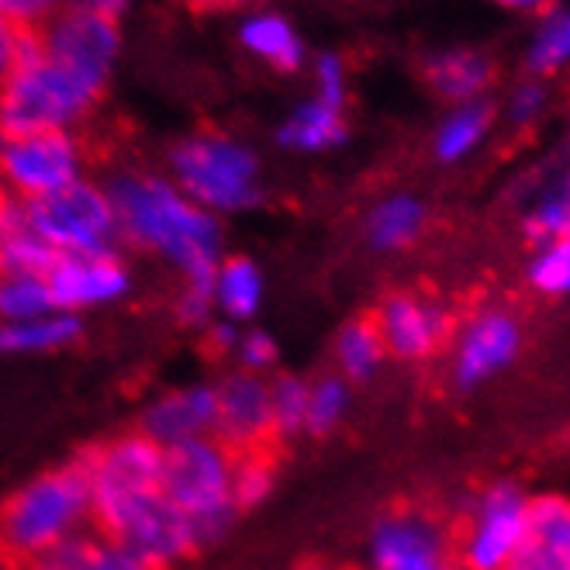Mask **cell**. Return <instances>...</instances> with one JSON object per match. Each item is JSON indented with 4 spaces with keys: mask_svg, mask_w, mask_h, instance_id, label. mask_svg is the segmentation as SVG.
Returning a JSON list of instances; mask_svg holds the SVG:
<instances>
[{
    "mask_svg": "<svg viewBox=\"0 0 570 570\" xmlns=\"http://www.w3.org/2000/svg\"><path fill=\"white\" fill-rule=\"evenodd\" d=\"M62 11V0H0V21L18 31H39Z\"/></svg>",
    "mask_w": 570,
    "mask_h": 570,
    "instance_id": "cell-35",
    "label": "cell"
},
{
    "mask_svg": "<svg viewBox=\"0 0 570 570\" xmlns=\"http://www.w3.org/2000/svg\"><path fill=\"white\" fill-rule=\"evenodd\" d=\"M509 570H570V560L557 550V547H547V543H535L529 540L519 557L509 563Z\"/></svg>",
    "mask_w": 570,
    "mask_h": 570,
    "instance_id": "cell-37",
    "label": "cell"
},
{
    "mask_svg": "<svg viewBox=\"0 0 570 570\" xmlns=\"http://www.w3.org/2000/svg\"><path fill=\"white\" fill-rule=\"evenodd\" d=\"M297 570H328V567H297Z\"/></svg>",
    "mask_w": 570,
    "mask_h": 570,
    "instance_id": "cell-44",
    "label": "cell"
},
{
    "mask_svg": "<svg viewBox=\"0 0 570 570\" xmlns=\"http://www.w3.org/2000/svg\"><path fill=\"white\" fill-rule=\"evenodd\" d=\"M525 73L550 80L570 66V8H547L525 46Z\"/></svg>",
    "mask_w": 570,
    "mask_h": 570,
    "instance_id": "cell-24",
    "label": "cell"
},
{
    "mask_svg": "<svg viewBox=\"0 0 570 570\" xmlns=\"http://www.w3.org/2000/svg\"><path fill=\"white\" fill-rule=\"evenodd\" d=\"M494 59L484 49L474 46H450L435 49L422 59V77L432 87L435 97L446 105H466V100H481L488 87L494 83Z\"/></svg>",
    "mask_w": 570,
    "mask_h": 570,
    "instance_id": "cell-17",
    "label": "cell"
},
{
    "mask_svg": "<svg viewBox=\"0 0 570 570\" xmlns=\"http://www.w3.org/2000/svg\"><path fill=\"white\" fill-rule=\"evenodd\" d=\"M446 557H450V532L435 515L405 509L384 515L374 525L371 535L374 570H419Z\"/></svg>",
    "mask_w": 570,
    "mask_h": 570,
    "instance_id": "cell-15",
    "label": "cell"
},
{
    "mask_svg": "<svg viewBox=\"0 0 570 570\" xmlns=\"http://www.w3.org/2000/svg\"><path fill=\"white\" fill-rule=\"evenodd\" d=\"M560 550L570 560V515H567V525H563V535H560Z\"/></svg>",
    "mask_w": 570,
    "mask_h": 570,
    "instance_id": "cell-43",
    "label": "cell"
},
{
    "mask_svg": "<svg viewBox=\"0 0 570 570\" xmlns=\"http://www.w3.org/2000/svg\"><path fill=\"white\" fill-rule=\"evenodd\" d=\"M494 121H498V108L488 97L466 100V105H453L432 136V156L446 166L471 159L491 139Z\"/></svg>",
    "mask_w": 570,
    "mask_h": 570,
    "instance_id": "cell-19",
    "label": "cell"
},
{
    "mask_svg": "<svg viewBox=\"0 0 570 570\" xmlns=\"http://www.w3.org/2000/svg\"><path fill=\"white\" fill-rule=\"evenodd\" d=\"M350 405V387L340 377H322L315 387H308V412H305V429L315 435H325L328 429L340 425Z\"/></svg>",
    "mask_w": 570,
    "mask_h": 570,
    "instance_id": "cell-31",
    "label": "cell"
},
{
    "mask_svg": "<svg viewBox=\"0 0 570 570\" xmlns=\"http://www.w3.org/2000/svg\"><path fill=\"white\" fill-rule=\"evenodd\" d=\"M90 478L94 446L14 491L0 505V563L21 567L70 540L77 519L90 512Z\"/></svg>",
    "mask_w": 570,
    "mask_h": 570,
    "instance_id": "cell-3",
    "label": "cell"
},
{
    "mask_svg": "<svg viewBox=\"0 0 570 570\" xmlns=\"http://www.w3.org/2000/svg\"><path fill=\"white\" fill-rule=\"evenodd\" d=\"M31 570H100V540L70 535L59 547L46 550L39 560L28 563Z\"/></svg>",
    "mask_w": 570,
    "mask_h": 570,
    "instance_id": "cell-33",
    "label": "cell"
},
{
    "mask_svg": "<svg viewBox=\"0 0 570 570\" xmlns=\"http://www.w3.org/2000/svg\"><path fill=\"white\" fill-rule=\"evenodd\" d=\"M350 73H346V62L335 56V52H325L315 59V97L325 100L332 108H346V94H350Z\"/></svg>",
    "mask_w": 570,
    "mask_h": 570,
    "instance_id": "cell-36",
    "label": "cell"
},
{
    "mask_svg": "<svg viewBox=\"0 0 570 570\" xmlns=\"http://www.w3.org/2000/svg\"><path fill=\"white\" fill-rule=\"evenodd\" d=\"M547 111H550V83L535 80V77L519 80L509 90L505 105H501V118H505L512 128H532Z\"/></svg>",
    "mask_w": 570,
    "mask_h": 570,
    "instance_id": "cell-32",
    "label": "cell"
},
{
    "mask_svg": "<svg viewBox=\"0 0 570 570\" xmlns=\"http://www.w3.org/2000/svg\"><path fill=\"white\" fill-rule=\"evenodd\" d=\"M159 474H163V446L142 432L94 446L90 515L100 535H108L115 522L128 509H136L142 498L159 491Z\"/></svg>",
    "mask_w": 570,
    "mask_h": 570,
    "instance_id": "cell-9",
    "label": "cell"
},
{
    "mask_svg": "<svg viewBox=\"0 0 570 570\" xmlns=\"http://www.w3.org/2000/svg\"><path fill=\"white\" fill-rule=\"evenodd\" d=\"M105 540L142 560L149 570H166L197 547L194 522L174 501H166L163 491L142 498L136 509H128Z\"/></svg>",
    "mask_w": 570,
    "mask_h": 570,
    "instance_id": "cell-12",
    "label": "cell"
},
{
    "mask_svg": "<svg viewBox=\"0 0 570 570\" xmlns=\"http://www.w3.org/2000/svg\"><path fill=\"white\" fill-rule=\"evenodd\" d=\"M42 52L70 70L105 83L111 80V70L121 56V31L115 18L80 11V8H62L49 24L39 28Z\"/></svg>",
    "mask_w": 570,
    "mask_h": 570,
    "instance_id": "cell-13",
    "label": "cell"
},
{
    "mask_svg": "<svg viewBox=\"0 0 570 570\" xmlns=\"http://www.w3.org/2000/svg\"><path fill=\"white\" fill-rule=\"evenodd\" d=\"M83 149L73 131L0 139V180L21 200H39L80 180Z\"/></svg>",
    "mask_w": 570,
    "mask_h": 570,
    "instance_id": "cell-10",
    "label": "cell"
},
{
    "mask_svg": "<svg viewBox=\"0 0 570 570\" xmlns=\"http://www.w3.org/2000/svg\"><path fill=\"white\" fill-rule=\"evenodd\" d=\"M525 350V322L512 305L488 301L456 322L450 340V381L456 391H478L498 381Z\"/></svg>",
    "mask_w": 570,
    "mask_h": 570,
    "instance_id": "cell-8",
    "label": "cell"
},
{
    "mask_svg": "<svg viewBox=\"0 0 570 570\" xmlns=\"http://www.w3.org/2000/svg\"><path fill=\"white\" fill-rule=\"evenodd\" d=\"M387 360L384 340L374 318H353L343 325L340 340H335V363H340L343 377L350 381H371Z\"/></svg>",
    "mask_w": 570,
    "mask_h": 570,
    "instance_id": "cell-25",
    "label": "cell"
},
{
    "mask_svg": "<svg viewBox=\"0 0 570 570\" xmlns=\"http://www.w3.org/2000/svg\"><path fill=\"white\" fill-rule=\"evenodd\" d=\"M24 212L36 236L66 256L111 253L118 236V218L108 190L83 177L49 197L24 200Z\"/></svg>",
    "mask_w": 570,
    "mask_h": 570,
    "instance_id": "cell-6",
    "label": "cell"
},
{
    "mask_svg": "<svg viewBox=\"0 0 570 570\" xmlns=\"http://www.w3.org/2000/svg\"><path fill=\"white\" fill-rule=\"evenodd\" d=\"M70 8L94 11V14H105V18H118L128 8V0H70Z\"/></svg>",
    "mask_w": 570,
    "mask_h": 570,
    "instance_id": "cell-40",
    "label": "cell"
},
{
    "mask_svg": "<svg viewBox=\"0 0 570 570\" xmlns=\"http://www.w3.org/2000/svg\"><path fill=\"white\" fill-rule=\"evenodd\" d=\"M56 308H87L97 301H111L125 294L128 274L111 253L97 256H66L59 253L56 266L46 274Z\"/></svg>",
    "mask_w": 570,
    "mask_h": 570,
    "instance_id": "cell-16",
    "label": "cell"
},
{
    "mask_svg": "<svg viewBox=\"0 0 570 570\" xmlns=\"http://www.w3.org/2000/svg\"><path fill=\"white\" fill-rule=\"evenodd\" d=\"M529 494L519 481H491L466 509L456 540L460 570H509L529 543Z\"/></svg>",
    "mask_w": 570,
    "mask_h": 570,
    "instance_id": "cell-7",
    "label": "cell"
},
{
    "mask_svg": "<svg viewBox=\"0 0 570 570\" xmlns=\"http://www.w3.org/2000/svg\"><path fill=\"white\" fill-rule=\"evenodd\" d=\"M522 232L532 243L570 236V159L543 174L522 205Z\"/></svg>",
    "mask_w": 570,
    "mask_h": 570,
    "instance_id": "cell-20",
    "label": "cell"
},
{
    "mask_svg": "<svg viewBox=\"0 0 570 570\" xmlns=\"http://www.w3.org/2000/svg\"><path fill=\"white\" fill-rule=\"evenodd\" d=\"M419 570H460V567H456V560H450V557H446V560H435V563L419 567Z\"/></svg>",
    "mask_w": 570,
    "mask_h": 570,
    "instance_id": "cell-42",
    "label": "cell"
},
{
    "mask_svg": "<svg viewBox=\"0 0 570 570\" xmlns=\"http://www.w3.org/2000/svg\"><path fill=\"white\" fill-rule=\"evenodd\" d=\"M18 39H21V31L0 21V83H4V77L14 70V62H18Z\"/></svg>",
    "mask_w": 570,
    "mask_h": 570,
    "instance_id": "cell-39",
    "label": "cell"
},
{
    "mask_svg": "<svg viewBox=\"0 0 570 570\" xmlns=\"http://www.w3.org/2000/svg\"><path fill=\"white\" fill-rule=\"evenodd\" d=\"M525 284L532 294L567 301L570 297V236L535 243L525 263Z\"/></svg>",
    "mask_w": 570,
    "mask_h": 570,
    "instance_id": "cell-27",
    "label": "cell"
},
{
    "mask_svg": "<svg viewBox=\"0 0 570 570\" xmlns=\"http://www.w3.org/2000/svg\"><path fill=\"white\" fill-rule=\"evenodd\" d=\"M274 466H277V450H246L232 453V505L249 509L274 488Z\"/></svg>",
    "mask_w": 570,
    "mask_h": 570,
    "instance_id": "cell-28",
    "label": "cell"
},
{
    "mask_svg": "<svg viewBox=\"0 0 570 570\" xmlns=\"http://www.w3.org/2000/svg\"><path fill=\"white\" fill-rule=\"evenodd\" d=\"M49 312H56V301L46 277H0V318L31 322L46 318Z\"/></svg>",
    "mask_w": 570,
    "mask_h": 570,
    "instance_id": "cell-29",
    "label": "cell"
},
{
    "mask_svg": "<svg viewBox=\"0 0 570 570\" xmlns=\"http://www.w3.org/2000/svg\"><path fill=\"white\" fill-rule=\"evenodd\" d=\"M80 335V325L73 315H46L31 322H11L0 325V353H39L73 343Z\"/></svg>",
    "mask_w": 570,
    "mask_h": 570,
    "instance_id": "cell-26",
    "label": "cell"
},
{
    "mask_svg": "<svg viewBox=\"0 0 570 570\" xmlns=\"http://www.w3.org/2000/svg\"><path fill=\"white\" fill-rule=\"evenodd\" d=\"M377 332L384 340L387 356L422 363L450 350L456 315L443 297L419 294V291H397L381 301L374 315Z\"/></svg>",
    "mask_w": 570,
    "mask_h": 570,
    "instance_id": "cell-11",
    "label": "cell"
},
{
    "mask_svg": "<svg viewBox=\"0 0 570 570\" xmlns=\"http://www.w3.org/2000/svg\"><path fill=\"white\" fill-rule=\"evenodd\" d=\"M491 4L498 8H505V11H547L550 8V0H491Z\"/></svg>",
    "mask_w": 570,
    "mask_h": 570,
    "instance_id": "cell-41",
    "label": "cell"
},
{
    "mask_svg": "<svg viewBox=\"0 0 570 570\" xmlns=\"http://www.w3.org/2000/svg\"><path fill=\"white\" fill-rule=\"evenodd\" d=\"M177 187L205 212H243L259 197V163L243 142L205 131L174 146Z\"/></svg>",
    "mask_w": 570,
    "mask_h": 570,
    "instance_id": "cell-5",
    "label": "cell"
},
{
    "mask_svg": "<svg viewBox=\"0 0 570 570\" xmlns=\"http://www.w3.org/2000/svg\"><path fill=\"white\" fill-rule=\"evenodd\" d=\"M239 353H243V363H246V366H253V371H263V366H271V363H274L277 346H274L271 335L253 332V335H246V340H243Z\"/></svg>",
    "mask_w": 570,
    "mask_h": 570,
    "instance_id": "cell-38",
    "label": "cell"
},
{
    "mask_svg": "<svg viewBox=\"0 0 570 570\" xmlns=\"http://www.w3.org/2000/svg\"><path fill=\"white\" fill-rule=\"evenodd\" d=\"M346 136H350V128H346L343 108H332L318 97L297 105L277 128V142L294 153H325V149L343 146Z\"/></svg>",
    "mask_w": 570,
    "mask_h": 570,
    "instance_id": "cell-22",
    "label": "cell"
},
{
    "mask_svg": "<svg viewBox=\"0 0 570 570\" xmlns=\"http://www.w3.org/2000/svg\"><path fill=\"white\" fill-rule=\"evenodd\" d=\"M239 42L246 52H253L259 62L274 66L281 73H294L301 70V62H305V42H301L294 24L274 11L249 14L239 24Z\"/></svg>",
    "mask_w": 570,
    "mask_h": 570,
    "instance_id": "cell-23",
    "label": "cell"
},
{
    "mask_svg": "<svg viewBox=\"0 0 570 570\" xmlns=\"http://www.w3.org/2000/svg\"><path fill=\"white\" fill-rule=\"evenodd\" d=\"M100 94H105V83L42 52L39 31H21L18 62L0 83V139L70 131L90 115Z\"/></svg>",
    "mask_w": 570,
    "mask_h": 570,
    "instance_id": "cell-2",
    "label": "cell"
},
{
    "mask_svg": "<svg viewBox=\"0 0 570 570\" xmlns=\"http://www.w3.org/2000/svg\"><path fill=\"white\" fill-rule=\"evenodd\" d=\"M159 491L194 522L197 547L212 543L236 512L232 505V453L208 435L163 446Z\"/></svg>",
    "mask_w": 570,
    "mask_h": 570,
    "instance_id": "cell-4",
    "label": "cell"
},
{
    "mask_svg": "<svg viewBox=\"0 0 570 570\" xmlns=\"http://www.w3.org/2000/svg\"><path fill=\"white\" fill-rule=\"evenodd\" d=\"M208 429H215V391L212 387H187L170 397H163L159 405L146 415V432L153 443L174 446L187 440H200Z\"/></svg>",
    "mask_w": 570,
    "mask_h": 570,
    "instance_id": "cell-18",
    "label": "cell"
},
{
    "mask_svg": "<svg viewBox=\"0 0 570 570\" xmlns=\"http://www.w3.org/2000/svg\"><path fill=\"white\" fill-rule=\"evenodd\" d=\"M215 429L228 453L274 446L281 435L274 425V397L259 377H225L215 387Z\"/></svg>",
    "mask_w": 570,
    "mask_h": 570,
    "instance_id": "cell-14",
    "label": "cell"
},
{
    "mask_svg": "<svg viewBox=\"0 0 570 570\" xmlns=\"http://www.w3.org/2000/svg\"><path fill=\"white\" fill-rule=\"evenodd\" d=\"M274 397V425L277 435H291L305 425V412H308V384L297 377H281L271 387Z\"/></svg>",
    "mask_w": 570,
    "mask_h": 570,
    "instance_id": "cell-34",
    "label": "cell"
},
{
    "mask_svg": "<svg viewBox=\"0 0 570 570\" xmlns=\"http://www.w3.org/2000/svg\"><path fill=\"white\" fill-rule=\"evenodd\" d=\"M118 232L139 246H149L174 259L187 281L218 277V243L222 232L212 212H205L170 180L128 174L118 177L108 190Z\"/></svg>",
    "mask_w": 570,
    "mask_h": 570,
    "instance_id": "cell-1",
    "label": "cell"
},
{
    "mask_svg": "<svg viewBox=\"0 0 570 570\" xmlns=\"http://www.w3.org/2000/svg\"><path fill=\"white\" fill-rule=\"evenodd\" d=\"M429 225L425 200L415 194H391L377 200L374 212L366 215V243L377 253H401L422 239Z\"/></svg>",
    "mask_w": 570,
    "mask_h": 570,
    "instance_id": "cell-21",
    "label": "cell"
},
{
    "mask_svg": "<svg viewBox=\"0 0 570 570\" xmlns=\"http://www.w3.org/2000/svg\"><path fill=\"white\" fill-rule=\"evenodd\" d=\"M259 274L249 259H228L218 266L215 281V301L232 318H249L259 305Z\"/></svg>",
    "mask_w": 570,
    "mask_h": 570,
    "instance_id": "cell-30",
    "label": "cell"
}]
</instances>
